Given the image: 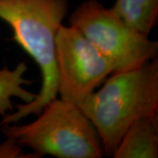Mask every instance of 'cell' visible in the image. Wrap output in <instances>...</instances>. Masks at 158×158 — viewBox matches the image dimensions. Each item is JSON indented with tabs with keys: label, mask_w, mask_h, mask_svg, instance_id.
<instances>
[{
	"label": "cell",
	"mask_w": 158,
	"mask_h": 158,
	"mask_svg": "<svg viewBox=\"0 0 158 158\" xmlns=\"http://www.w3.org/2000/svg\"><path fill=\"white\" fill-rule=\"evenodd\" d=\"M68 10V0H0V19L10 26L13 40L38 64L42 77L34 99L6 113L0 126L38 115L46 104L57 98L56 38Z\"/></svg>",
	"instance_id": "1"
},
{
	"label": "cell",
	"mask_w": 158,
	"mask_h": 158,
	"mask_svg": "<svg viewBox=\"0 0 158 158\" xmlns=\"http://www.w3.org/2000/svg\"><path fill=\"white\" fill-rule=\"evenodd\" d=\"M78 106L91 121L104 153L112 156L126 130L136 119L158 111L156 59L124 72L111 74Z\"/></svg>",
	"instance_id": "2"
},
{
	"label": "cell",
	"mask_w": 158,
	"mask_h": 158,
	"mask_svg": "<svg viewBox=\"0 0 158 158\" xmlns=\"http://www.w3.org/2000/svg\"><path fill=\"white\" fill-rule=\"evenodd\" d=\"M27 124L3 125V131L38 157L101 158L105 156L96 128L77 105L54 98Z\"/></svg>",
	"instance_id": "3"
},
{
	"label": "cell",
	"mask_w": 158,
	"mask_h": 158,
	"mask_svg": "<svg viewBox=\"0 0 158 158\" xmlns=\"http://www.w3.org/2000/svg\"><path fill=\"white\" fill-rule=\"evenodd\" d=\"M69 21L107 59L113 73L139 68L157 56V41L127 24L113 7L106 8L98 0L84 1L72 11Z\"/></svg>",
	"instance_id": "4"
},
{
	"label": "cell",
	"mask_w": 158,
	"mask_h": 158,
	"mask_svg": "<svg viewBox=\"0 0 158 158\" xmlns=\"http://www.w3.org/2000/svg\"><path fill=\"white\" fill-rule=\"evenodd\" d=\"M56 62L60 98L77 106L113 73L107 59L70 25L57 32Z\"/></svg>",
	"instance_id": "5"
},
{
	"label": "cell",
	"mask_w": 158,
	"mask_h": 158,
	"mask_svg": "<svg viewBox=\"0 0 158 158\" xmlns=\"http://www.w3.org/2000/svg\"><path fill=\"white\" fill-rule=\"evenodd\" d=\"M112 156L113 158H157V113L141 117L130 125Z\"/></svg>",
	"instance_id": "6"
},
{
	"label": "cell",
	"mask_w": 158,
	"mask_h": 158,
	"mask_svg": "<svg viewBox=\"0 0 158 158\" xmlns=\"http://www.w3.org/2000/svg\"><path fill=\"white\" fill-rule=\"evenodd\" d=\"M113 9L127 24L148 35L157 22L158 0H116Z\"/></svg>",
	"instance_id": "7"
},
{
	"label": "cell",
	"mask_w": 158,
	"mask_h": 158,
	"mask_svg": "<svg viewBox=\"0 0 158 158\" xmlns=\"http://www.w3.org/2000/svg\"><path fill=\"white\" fill-rule=\"evenodd\" d=\"M27 69V67L24 62L19 63L13 70L0 69V115L5 116L8 112L12 111L13 106L11 100L12 97L20 98L27 103L36 96V94L22 88L23 85L31 84L30 81L23 77Z\"/></svg>",
	"instance_id": "8"
},
{
	"label": "cell",
	"mask_w": 158,
	"mask_h": 158,
	"mask_svg": "<svg viewBox=\"0 0 158 158\" xmlns=\"http://www.w3.org/2000/svg\"><path fill=\"white\" fill-rule=\"evenodd\" d=\"M21 146L11 138L0 145V157H27L24 156Z\"/></svg>",
	"instance_id": "9"
}]
</instances>
